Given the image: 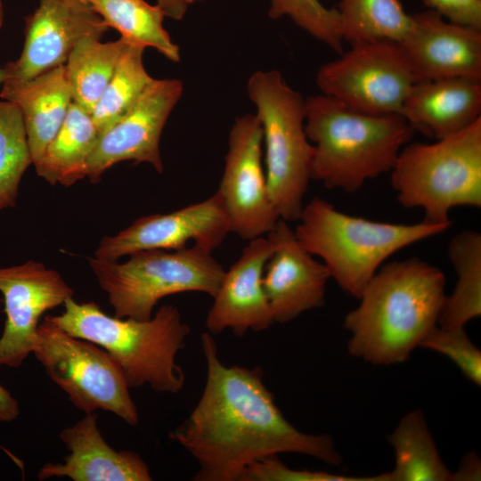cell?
Instances as JSON below:
<instances>
[{
    "mask_svg": "<svg viewBox=\"0 0 481 481\" xmlns=\"http://www.w3.org/2000/svg\"><path fill=\"white\" fill-rule=\"evenodd\" d=\"M263 130L257 115L236 118L216 191L230 232L246 240L268 234L281 219L271 200L262 166Z\"/></svg>",
    "mask_w": 481,
    "mask_h": 481,
    "instance_id": "obj_11",
    "label": "cell"
},
{
    "mask_svg": "<svg viewBox=\"0 0 481 481\" xmlns=\"http://www.w3.org/2000/svg\"><path fill=\"white\" fill-rule=\"evenodd\" d=\"M108 27L120 32L130 44L157 49L172 61L180 60L178 46L163 27L161 8L144 0H91Z\"/></svg>",
    "mask_w": 481,
    "mask_h": 481,
    "instance_id": "obj_26",
    "label": "cell"
},
{
    "mask_svg": "<svg viewBox=\"0 0 481 481\" xmlns=\"http://www.w3.org/2000/svg\"><path fill=\"white\" fill-rule=\"evenodd\" d=\"M7 78L4 68H0V85H3Z\"/></svg>",
    "mask_w": 481,
    "mask_h": 481,
    "instance_id": "obj_37",
    "label": "cell"
},
{
    "mask_svg": "<svg viewBox=\"0 0 481 481\" xmlns=\"http://www.w3.org/2000/svg\"><path fill=\"white\" fill-rule=\"evenodd\" d=\"M336 8L343 39L350 45L373 40L399 43L412 22V15L399 0H340Z\"/></svg>",
    "mask_w": 481,
    "mask_h": 481,
    "instance_id": "obj_27",
    "label": "cell"
},
{
    "mask_svg": "<svg viewBox=\"0 0 481 481\" xmlns=\"http://www.w3.org/2000/svg\"><path fill=\"white\" fill-rule=\"evenodd\" d=\"M448 257L456 273L452 292L444 297L437 325L464 328L481 315V234L463 230L448 245Z\"/></svg>",
    "mask_w": 481,
    "mask_h": 481,
    "instance_id": "obj_24",
    "label": "cell"
},
{
    "mask_svg": "<svg viewBox=\"0 0 481 481\" xmlns=\"http://www.w3.org/2000/svg\"><path fill=\"white\" fill-rule=\"evenodd\" d=\"M444 287L443 271L417 257L383 264L345 316L349 355L374 365L405 362L437 326Z\"/></svg>",
    "mask_w": 481,
    "mask_h": 481,
    "instance_id": "obj_2",
    "label": "cell"
},
{
    "mask_svg": "<svg viewBox=\"0 0 481 481\" xmlns=\"http://www.w3.org/2000/svg\"><path fill=\"white\" fill-rule=\"evenodd\" d=\"M186 1H187L188 4H192L194 2H197V1H200V0H186Z\"/></svg>",
    "mask_w": 481,
    "mask_h": 481,
    "instance_id": "obj_39",
    "label": "cell"
},
{
    "mask_svg": "<svg viewBox=\"0 0 481 481\" xmlns=\"http://www.w3.org/2000/svg\"><path fill=\"white\" fill-rule=\"evenodd\" d=\"M298 221L294 232L300 244L356 298L393 254L451 227L424 220L412 224L370 220L347 215L318 197L304 205Z\"/></svg>",
    "mask_w": 481,
    "mask_h": 481,
    "instance_id": "obj_5",
    "label": "cell"
},
{
    "mask_svg": "<svg viewBox=\"0 0 481 481\" xmlns=\"http://www.w3.org/2000/svg\"><path fill=\"white\" fill-rule=\"evenodd\" d=\"M61 314L51 321L69 335L88 340L108 352L130 387L149 384L157 392L178 393L185 376L177 353L185 346L191 329L178 308L164 305L150 320L106 314L94 302L68 298Z\"/></svg>",
    "mask_w": 481,
    "mask_h": 481,
    "instance_id": "obj_4",
    "label": "cell"
},
{
    "mask_svg": "<svg viewBox=\"0 0 481 481\" xmlns=\"http://www.w3.org/2000/svg\"><path fill=\"white\" fill-rule=\"evenodd\" d=\"M129 257L125 263L89 257L92 271L118 318L150 320L158 302L173 294L195 291L213 298L224 273L212 252L194 244Z\"/></svg>",
    "mask_w": 481,
    "mask_h": 481,
    "instance_id": "obj_8",
    "label": "cell"
},
{
    "mask_svg": "<svg viewBox=\"0 0 481 481\" xmlns=\"http://www.w3.org/2000/svg\"><path fill=\"white\" fill-rule=\"evenodd\" d=\"M60 438L69 453L62 463H46L39 480L67 477L74 481H151L146 462L136 452L111 448L98 428V416L87 413L75 425L64 428Z\"/></svg>",
    "mask_w": 481,
    "mask_h": 481,
    "instance_id": "obj_19",
    "label": "cell"
},
{
    "mask_svg": "<svg viewBox=\"0 0 481 481\" xmlns=\"http://www.w3.org/2000/svg\"><path fill=\"white\" fill-rule=\"evenodd\" d=\"M0 291L6 315L0 336V366L17 368L33 353L41 315L73 298L58 272L33 260L0 268Z\"/></svg>",
    "mask_w": 481,
    "mask_h": 481,
    "instance_id": "obj_15",
    "label": "cell"
},
{
    "mask_svg": "<svg viewBox=\"0 0 481 481\" xmlns=\"http://www.w3.org/2000/svg\"><path fill=\"white\" fill-rule=\"evenodd\" d=\"M289 222L280 219L268 234L275 249L263 274L273 322L285 323L325 302L330 273L298 240Z\"/></svg>",
    "mask_w": 481,
    "mask_h": 481,
    "instance_id": "obj_18",
    "label": "cell"
},
{
    "mask_svg": "<svg viewBox=\"0 0 481 481\" xmlns=\"http://www.w3.org/2000/svg\"><path fill=\"white\" fill-rule=\"evenodd\" d=\"M33 354L77 409L86 414L104 410L137 425L138 412L129 387L106 350L69 335L46 315L38 326Z\"/></svg>",
    "mask_w": 481,
    "mask_h": 481,
    "instance_id": "obj_9",
    "label": "cell"
},
{
    "mask_svg": "<svg viewBox=\"0 0 481 481\" xmlns=\"http://www.w3.org/2000/svg\"><path fill=\"white\" fill-rule=\"evenodd\" d=\"M84 1L88 2V3H91V0H84Z\"/></svg>",
    "mask_w": 481,
    "mask_h": 481,
    "instance_id": "obj_40",
    "label": "cell"
},
{
    "mask_svg": "<svg viewBox=\"0 0 481 481\" xmlns=\"http://www.w3.org/2000/svg\"><path fill=\"white\" fill-rule=\"evenodd\" d=\"M371 477H350L324 471L293 469L282 463L277 455L265 457L252 463L240 481H371Z\"/></svg>",
    "mask_w": 481,
    "mask_h": 481,
    "instance_id": "obj_32",
    "label": "cell"
},
{
    "mask_svg": "<svg viewBox=\"0 0 481 481\" xmlns=\"http://www.w3.org/2000/svg\"><path fill=\"white\" fill-rule=\"evenodd\" d=\"M248 94L263 130L271 200L281 219L298 221L311 180L314 153L305 130V99L278 70L253 73Z\"/></svg>",
    "mask_w": 481,
    "mask_h": 481,
    "instance_id": "obj_7",
    "label": "cell"
},
{
    "mask_svg": "<svg viewBox=\"0 0 481 481\" xmlns=\"http://www.w3.org/2000/svg\"><path fill=\"white\" fill-rule=\"evenodd\" d=\"M98 136L91 113L72 102L60 129L34 164L37 174L53 185L69 186L83 179Z\"/></svg>",
    "mask_w": 481,
    "mask_h": 481,
    "instance_id": "obj_22",
    "label": "cell"
},
{
    "mask_svg": "<svg viewBox=\"0 0 481 481\" xmlns=\"http://www.w3.org/2000/svg\"><path fill=\"white\" fill-rule=\"evenodd\" d=\"M272 19L289 17L298 27L340 54L344 39L337 8H327L319 0H271Z\"/></svg>",
    "mask_w": 481,
    "mask_h": 481,
    "instance_id": "obj_30",
    "label": "cell"
},
{
    "mask_svg": "<svg viewBox=\"0 0 481 481\" xmlns=\"http://www.w3.org/2000/svg\"><path fill=\"white\" fill-rule=\"evenodd\" d=\"M178 79H153L135 106L112 126L99 134L84 174L92 183L114 164L124 160L150 163L163 172L159 140L163 127L183 94Z\"/></svg>",
    "mask_w": 481,
    "mask_h": 481,
    "instance_id": "obj_12",
    "label": "cell"
},
{
    "mask_svg": "<svg viewBox=\"0 0 481 481\" xmlns=\"http://www.w3.org/2000/svg\"><path fill=\"white\" fill-rule=\"evenodd\" d=\"M305 130L314 146L311 179L348 193L390 172L415 133L400 114L361 112L323 94L305 100Z\"/></svg>",
    "mask_w": 481,
    "mask_h": 481,
    "instance_id": "obj_3",
    "label": "cell"
},
{
    "mask_svg": "<svg viewBox=\"0 0 481 481\" xmlns=\"http://www.w3.org/2000/svg\"><path fill=\"white\" fill-rule=\"evenodd\" d=\"M144 49L141 45H128L97 101L91 116L99 134L122 118L153 80L143 66Z\"/></svg>",
    "mask_w": 481,
    "mask_h": 481,
    "instance_id": "obj_28",
    "label": "cell"
},
{
    "mask_svg": "<svg viewBox=\"0 0 481 481\" xmlns=\"http://www.w3.org/2000/svg\"><path fill=\"white\" fill-rule=\"evenodd\" d=\"M32 164L20 110L0 101V211L16 205L21 177Z\"/></svg>",
    "mask_w": 481,
    "mask_h": 481,
    "instance_id": "obj_29",
    "label": "cell"
},
{
    "mask_svg": "<svg viewBox=\"0 0 481 481\" xmlns=\"http://www.w3.org/2000/svg\"><path fill=\"white\" fill-rule=\"evenodd\" d=\"M449 21L481 29V0H422Z\"/></svg>",
    "mask_w": 481,
    "mask_h": 481,
    "instance_id": "obj_33",
    "label": "cell"
},
{
    "mask_svg": "<svg viewBox=\"0 0 481 481\" xmlns=\"http://www.w3.org/2000/svg\"><path fill=\"white\" fill-rule=\"evenodd\" d=\"M207 364L202 395L169 434L199 463L195 481H240L254 462L281 452L338 466L342 457L328 435L299 431L282 415L260 367L226 366L209 332L201 335Z\"/></svg>",
    "mask_w": 481,
    "mask_h": 481,
    "instance_id": "obj_1",
    "label": "cell"
},
{
    "mask_svg": "<svg viewBox=\"0 0 481 481\" xmlns=\"http://www.w3.org/2000/svg\"><path fill=\"white\" fill-rule=\"evenodd\" d=\"M129 44L123 37L102 43L92 36L77 43L65 65L73 102L92 113Z\"/></svg>",
    "mask_w": 481,
    "mask_h": 481,
    "instance_id": "obj_25",
    "label": "cell"
},
{
    "mask_svg": "<svg viewBox=\"0 0 481 481\" xmlns=\"http://www.w3.org/2000/svg\"><path fill=\"white\" fill-rule=\"evenodd\" d=\"M230 232L229 220L217 192L209 198L167 214L138 218L113 236H105L94 257L118 261L144 250H176L194 245L213 252Z\"/></svg>",
    "mask_w": 481,
    "mask_h": 481,
    "instance_id": "obj_13",
    "label": "cell"
},
{
    "mask_svg": "<svg viewBox=\"0 0 481 481\" xmlns=\"http://www.w3.org/2000/svg\"><path fill=\"white\" fill-rule=\"evenodd\" d=\"M19 414V402L0 384V421L11 422Z\"/></svg>",
    "mask_w": 481,
    "mask_h": 481,
    "instance_id": "obj_35",
    "label": "cell"
},
{
    "mask_svg": "<svg viewBox=\"0 0 481 481\" xmlns=\"http://www.w3.org/2000/svg\"><path fill=\"white\" fill-rule=\"evenodd\" d=\"M0 96L20 110L34 165L60 129L73 102L65 65L25 82H5Z\"/></svg>",
    "mask_w": 481,
    "mask_h": 481,
    "instance_id": "obj_21",
    "label": "cell"
},
{
    "mask_svg": "<svg viewBox=\"0 0 481 481\" xmlns=\"http://www.w3.org/2000/svg\"><path fill=\"white\" fill-rule=\"evenodd\" d=\"M3 21H4V8H3L2 0H0V28L3 25Z\"/></svg>",
    "mask_w": 481,
    "mask_h": 481,
    "instance_id": "obj_38",
    "label": "cell"
},
{
    "mask_svg": "<svg viewBox=\"0 0 481 481\" xmlns=\"http://www.w3.org/2000/svg\"><path fill=\"white\" fill-rule=\"evenodd\" d=\"M414 132L439 140L481 118V79L449 77L419 80L401 113Z\"/></svg>",
    "mask_w": 481,
    "mask_h": 481,
    "instance_id": "obj_20",
    "label": "cell"
},
{
    "mask_svg": "<svg viewBox=\"0 0 481 481\" xmlns=\"http://www.w3.org/2000/svg\"><path fill=\"white\" fill-rule=\"evenodd\" d=\"M275 249L270 234L249 240L240 257L224 273L213 297L205 326L212 335L230 329L242 337L261 331L274 322L263 286L265 266Z\"/></svg>",
    "mask_w": 481,
    "mask_h": 481,
    "instance_id": "obj_16",
    "label": "cell"
},
{
    "mask_svg": "<svg viewBox=\"0 0 481 481\" xmlns=\"http://www.w3.org/2000/svg\"><path fill=\"white\" fill-rule=\"evenodd\" d=\"M449 358L462 374L477 386L481 385V352L472 343L464 328L436 326L420 343Z\"/></svg>",
    "mask_w": 481,
    "mask_h": 481,
    "instance_id": "obj_31",
    "label": "cell"
},
{
    "mask_svg": "<svg viewBox=\"0 0 481 481\" xmlns=\"http://www.w3.org/2000/svg\"><path fill=\"white\" fill-rule=\"evenodd\" d=\"M481 465L478 457L474 452H469L462 458L458 470L452 472V480L467 481L480 480Z\"/></svg>",
    "mask_w": 481,
    "mask_h": 481,
    "instance_id": "obj_34",
    "label": "cell"
},
{
    "mask_svg": "<svg viewBox=\"0 0 481 481\" xmlns=\"http://www.w3.org/2000/svg\"><path fill=\"white\" fill-rule=\"evenodd\" d=\"M387 440L395 451V468L375 476L376 481L452 480V472L441 459L421 410L405 414Z\"/></svg>",
    "mask_w": 481,
    "mask_h": 481,
    "instance_id": "obj_23",
    "label": "cell"
},
{
    "mask_svg": "<svg viewBox=\"0 0 481 481\" xmlns=\"http://www.w3.org/2000/svg\"><path fill=\"white\" fill-rule=\"evenodd\" d=\"M25 22L23 49L16 61L5 65V82H25L64 65L82 37L100 39L109 29L92 4L84 0H38V7Z\"/></svg>",
    "mask_w": 481,
    "mask_h": 481,
    "instance_id": "obj_14",
    "label": "cell"
},
{
    "mask_svg": "<svg viewBox=\"0 0 481 481\" xmlns=\"http://www.w3.org/2000/svg\"><path fill=\"white\" fill-rule=\"evenodd\" d=\"M398 202L424 221L452 225L456 207H481V118L432 143H408L390 171Z\"/></svg>",
    "mask_w": 481,
    "mask_h": 481,
    "instance_id": "obj_6",
    "label": "cell"
},
{
    "mask_svg": "<svg viewBox=\"0 0 481 481\" xmlns=\"http://www.w3.org/2000/svg\"><path fill=\"white\" fill-rule=\"evenodd\" d=\"M158 5L164 12L165 15L174 19L181 20L188 7L186 0H157Z\"/></svg>",
    "mask_w": 481,
    "mask_h": 481,
    "instance_id": "obj_36",
    "label": "cell"
},
{
    "mask_svg": "<svg viewBox=\"0 0 481 481\" xmlns=\"http://www.w3.org/2000/svg\"><path fill=\"white\" fill-rule=\"evenodd\" d=\"M398 45L418 81L481 79V29L449 21L429 9L412 15Z\"/></svg>",
    "mask_w": 481,
    "mask_h": 481,
    "instance_id": "obj_17",
    "label": "cell"
},
{
    "mask_svg": "<svg viewBox=\"0 0 481 481\" xmlns=\"http://www.w3.org/2000/svg\"><path fill=\"white\" fill-rule=\"evenodd\" d=\"M417 77L398 43L352 44L316 73L322 94L361 112L400 114Z\"/></svg>",
    "mask_w": 481,
    "mask_h": 481,
    "instance_id": "obj_10",
    "label": "cell"
}]
</instances>
